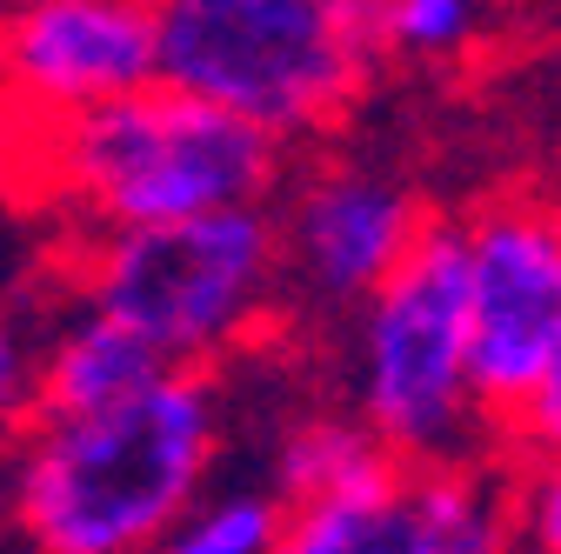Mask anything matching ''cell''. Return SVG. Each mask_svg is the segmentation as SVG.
I'll return each instance as SVG.
<instances>
[{
    "label": "cell",
    "mask_w": 561,
    "mask_h": 554,
    "mask_svg": "<svg viewBox=\"0 0 561 554\" xmlns=\"http://www.w3.org/2000/svg\"><path fill=\"white\" fill-rule=\"evenodd\" d=\"M154 88L148 0H8L0 8V94L27 120H67Z\"/></svg>",
    "instance_id": "obj_8"
},
{
    "label": "cell",
    "mask_w": 561,
    "mask_h": 554,
    "mask_svg": "<svg viewBox=\"0 0 561 554\" xmlns=\"http://www.w3.org/2000/svg\"><path fill=\"white\" fill-rule=\"evenodd\" d=\"M280 508L261 481H241V488H207L148 554H274L280 541Z\"/></svg>",
    "instance_id": "obj_14"
},
{
    "label": "cell",
    "mask_w": 561,
    "mask_h": 554,
    "mask_svg": "<svg viewBox=\"0 0 561 554\" xmlns=\"http://www.w3.org/2000/svg\"><path fill=\"white\" fill-rule=\"evenodd\" d=\"M508 14H522L541 41H554V47H561V0H508Z\"/></svg>",
    "instance_id": "obj_18"
},
{
    "label": "cell",
    "mask_w": 561,
    "mask_h": 554,
    "mask_svg": "<svg viewBox=\"0 0 561 554\" xmlns=\"http://www.w3.org/2000/svg\"><path fill=\"white\" fill-rule=\"evenodd\" d=\"M267 215L280 241V314L308 321L362 308L435 221L421 187L368 154H314L288 168Z\"/></svg>",
    "instance_id": "obj_7"
},
{
    "label": "cell",
    "mask_w": 561,
    "mask_h": 554,
    "mask_svg": "<svg viewBox=\"0 0 561 554\" xmlns=\"http://www.w3.org/2000/svg\"><path fill=\"white\" fill-rule=\"evenodd\" d=\"M288 161L295 154L274 134L161 81L88 114L41 120V181L88 234L274 200Z\"/></svg>",
    "instance_id": "obj_3"
},
{
    "label": "cell",
    "mask_w": 561,
    "mask_h": 554,
    "mask_svg": "<svg viewBox=\"0 0 561 554\" xmlns=\"http://www.w3.org/2000/svg\"><path fill=\"white\" fill-rule=\"evenodd\" d=\"M515 521L522 554H561V454L515 461Z\"/></svg>",
    "instance_id": "obj_16"
},
{
    "label": "cell",
    "mask_w": 561,
    "mask_h": 554,
    "mask_svg": "<svg viewBox=\"0 0 561 554\" xmlns=\"http://www.w3.org/2000/svg\"><path fill=\"white\" fill-rule=\"evenodd\" d=\"M381 468H401V461H388L381 441L355 422V414L341 401H328V407H295L288 422L274 428L261 488L280 508H301V501H328V495L362 488V481H375Z\"/></svg>",
    "instance_id": "obj_12"
},
{
    "label": "cell",
    "mask_w": 561,
    "mask_h": 554,
    "mask_svg": "<svg viewBox=\"0 0 561 554\" xmlns=\"http://www.w3.org/2000/svg\"><path fill=\"white\" fill-rule=\"evenodd\" d=\"M341 407L401 468L495 448V422L468 368V274L455 215H435L388 281L341 314Z\"/></svg>",
    "instance_id": "obj_4"
},
{
    "label": "cell",
    "mask_w": 561,
    "mask_h": 554,
    "mask_svg": "<svg viewBox=\"0 0 561 554\" xmlns=\"http://www.w3.org/2000/svg\"><path fill=\"white\" fill-rule=\"evenodd\" d=\"M408 488H414V508H421L435 554H522L515 461L502 448L408 468Z\"/></svg>",
    "instance_id": "obj_10"
},
{
    "label": "cell",
    "mask_w": 561,
    "mask_h": 554,
    "mask_svg": "<svg viewBox=\"0 0 561 554\" xmlns=\"http://www.w3.org/2000/svg\"><path fill=\"white\" fill-rule=\"evenodd\" d=\"M495 448L508 461H528V454H561V361L548 368V381L508 414V422L495 428Z\"/></svg>",
    "instance_id": "obj_17"
},
{
    "label": "cell",
    "mask_w": 561,
    "mask_h": 554,
    "mask_svg": "<svg viewBox=\"0 0 561 554\" xmlns=\"http://www.w3.org/2000/svg\"><path fill=\"white\" fill-rule=\"evenodd\" d=\"M75 301L134 327L168 368H221L280 314V241L267 200L161 228H107L75 254Z\"/></svg>",
    "instance_id": "obj_5"
},
{
    "label": "cell",
    "mask_w": 561,
    "mask_h": 554,
    "mask_svg": "<svg viewBox=\"0 0 561 554\" xmlns=\"http://www.w3.org/2000/svg\"><path fill=\"white\" fill-rule=\"evenodd\" d=\"M154 81L301 148L388 74L381 0H148Z\"/></svg>",
    "instance_id": "obj_2"
},
{
    "label": "cell",
    "mask_w": 561,
    "mask_h": 554,
    "mask_svg": "<svg viewBox=\"0 0 561 554\" xmlns=\"http://www.w3.org/2000/svg\"><path fill=\"white\" fill-rule=\"evenodd\" d=\"M34 388H41V334L0 308V454L34 422Z\"/></svg>",
    "instance_id": "obj_15"
},
{
    "label": "cell",
    "mask_w": 561,
    "mask_h": 554,
    "mask_svg": "<svg viewBox=\"0 0 561 554\" xmlns=\"http://www.w3.org/2000/svg\"><path fill=\"white\" fill-rule=\"evenodd\" d=\"M461 221L468 368L488 422L508 414L561 361V187H502Z\"/></svg>",
    "instance_id": "obj_6"
},
{
    "label": "cell",
    "mask_w": 561,
    "mask_h": 554,
    "mask_svg": "<svg viewBox=\"0 0 561 554\" xmlns=\"http://www.w3.org/2000/svg\"><path fill=\"white\" fill-rule=\"evenodd\" d=\"M502 21L508 0H381V47L401 67H468Z\"/></svg>",
    "instance_id": "obj_13"
},
{
    "label": "cell",
    "mask_w": 561,
    "mask_h": 554,
    "mask_svg": "<svg viewBox=\"0 0 561 554\" xmlns=\"http://www.w3.org/2000/svg\"><path fill=\"white\" fill-rule=\"evenodd\" d=\"M221 368H161L127 401L34 414L0 454V515L27 554H148L221 474Z\"/></svg>",
    "instance_id": "obj_1"
},
{
    "label": "cell",
    "mask_w": 561,
    "mask_h": 554,
    "mask_svg": "<svg viewBox=\"0 0 561 554\" xmlns=\"http://www.w3.org/2000/svg\"><path fill=\"white\" fill-rule=\"evenodd\" d=\"M274 554H435V547H428V528H421L408 468H381L347 495L288 508Z\"/></svg>",
    "instance_id": "obj_11"
},
{
    "label": "cell",
    "mask_w": 561,
    "mask_h": 554,
    "mask_svg": "<svg viewBox=\"0 0 561 554\" xmlns=\"http://www.w3.org/2000/svg\"><path fill=\"white\" fill-rule=\"evenodd\" d=\"M168 361L140 341L134 327H121L114 314L75 301L54 327H41V388H34V414H88L107 401H127L134 388H148Z\"/></svg>",
    "instance_id": "obj_9"
}]
</instances>
